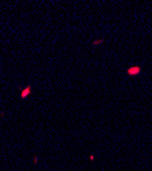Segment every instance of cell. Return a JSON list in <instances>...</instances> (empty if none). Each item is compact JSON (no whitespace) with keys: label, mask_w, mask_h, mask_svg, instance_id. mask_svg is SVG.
<instances>
[{"label":"cell","mask_w":152,"mask_h":171,"mask_svg":"<svg viewBox=\"0 0 152 171\" xmlns=\"http://www.w3.org/2000/svg\"><path fill=\"white\" fill-rule=\"evenodd\" d=\"M126 74L129 77H136L141 74V67L140 66H130V67L126 70Z\"/></svg>","instance_id":"1"},{"label":"cell","mask_w":152,"mask_h":171,"mask_svg":"<svg viewBox=\"0 0 152 171\" xmlns=\"http://www.w3.org/2000/svg\"><path fill=\"white\" fill-rule=\"evenodd\" d=\"M30 93H32V86H30V85H28L24 90H21V99H26Z\"/></svg>","instance_id":"2"},{"label":"cell","mask_w":152,"mask_h":171,"mask_svg":"<svg viewBox=\"0 0 152 171\" xmlns=\"http://www.w3.org/2000/svg\"><path fill=\"white\" fill-rule=\"evenodd\" d=\"M103 38H99V40H93V43H92V45L93 47H96V45H100V44H103Z\"/></svg>","instance_id":"3"}]
</instances>
